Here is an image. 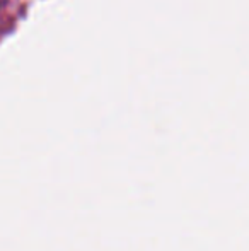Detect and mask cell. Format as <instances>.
Here are the masks:
<instances>
[]
</instances>
